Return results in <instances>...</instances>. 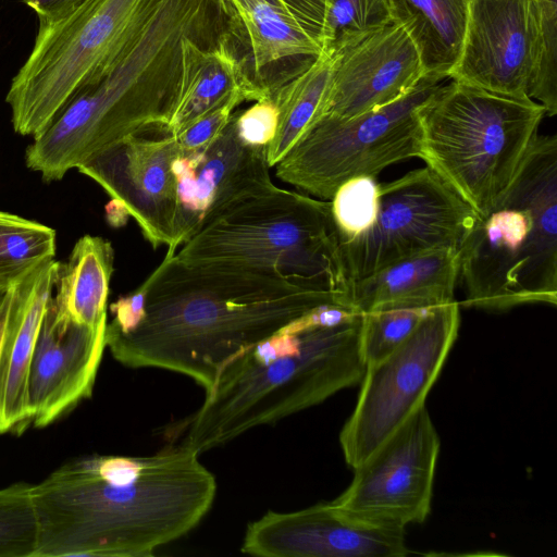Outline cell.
I'll use <instances>...</instances> for the list:
<instances>
[{
    "instance_id": "cell-1",
    "label": "cell",
    "mask_w": 557,
    "mask_h": 557,
    "mask_svg": "<svg viewBox=\"0 0 557 557\" xmlns=\"http://www.w3.org/2000/svg\"><path fill=\"white\" fill-rule=\"evenodd\" d=\"M148 280L143 319L128 332H106V346L125 367L181 373L206 393L246 350L319 306L343 305L342 293L273 270L186 263L170 251Z\"/></svg>"
},
{
    "instance_id": "cell-2",
    "label": "cell",
    "mask_w": 557,
    "mask_h": 557,
    "mask_svg": "<svg viewBox=\"0 0 557 557\" xmlns=\"http://www.w3.org/2000/svg\"><path fill=\"white\" fill-rule=\"evenodd\" d=\"M214 475L180 444L148 456L89 455L33 485L34 557H146L210 510Z\"/></svg>"
},
{
    "instance_id": "cell-3",
    "label": "cell",
    "mask_w": 557,
    "mask_h": 557,
    "mask_svg": "<svg viewBox=\"0 0 557 557\" xmlns=\"http://www.w3.org/2000/svg\"><path fill=\"white\" fill-rule=\"evenodd\" d=\"M216 0H161L123 51L84 83L53 121L26 148L25 163L47 182L120 140L151 128H165L186 37L212 40Z\"/></svg>"
},
{
    "instance_id": "cell-4",
    "label": "cell",
    "mask_w": 557,
    "mask_h": 557,
    "mask_svg": "<svg viewBox=\"0 0 557 557\" xmlns=\"http://www.w3.org/2000/svg\"><path fill=\"white\" fill-rule=\"evenodd\" d=\"M362 314L332 326L282 330L228 362L199 409L180 426L181 444L205 453L359 384Z\"/></svg>"
},
{
    "instance_id": "cell-5",
    "label": "cell",
    "mask_w": 557,
    "mask_h": 557,
    "mask_svg": "<svg viewBox=\"0 0 557 557\" xmlns=\"http://www.w3.org/2000/svg\"><path fill=\"white\" fill-rule=\"evenodd\" d=\"M466 307L557 304V137L540 136L459 248Z\"/></svg>"
},
{
    "instance_id": "cell-6",
    "label": "cell",
    "mask_w": 557,
    "mask_h": 557,
    "mask_svg": "<svg viewBox=\"0 0 557 557\" xmlns=\"http://www.w3.org/2000/svg\"><path fill=\"white\" fill-rule=\"evenodd\" d=\"M545 114L531 98L451 79L419 111V158L484 215L509 188Z\"/></svg>"
},
{
    "instance_id": "cell-7",
    "label": "cell",
    "mask_w": 557,
    "mask_h": 557,
    "mask_svg": "<svg viewBox=\"0 0 557 557\" xmlns=\"http://www.w3.org/2000/svg\"><path fill=\"white\" fill-rule=\"evenodd\" d=\"M175 256L273 270L343 298L348 287L331 201L278 187L224 211Z\"/></svg>"
},
{
    "instance_id": "cell-8",
    "label": "cell",
    "mask_w": 557,
    "mask_h": 557,
    "mask_svg": "<svg viewBox=\"0 0 557 557\" xmlns=\"http://www.w3.org/2000/svg\"><path fill=\"white\" fill-rule=\"evenodd\" d=\"M160 2L85 0L61 20L39 24L5 97L14 132L39 135L76 90L123 51Z\"/></svg>"
},
{
    "instance_id": "cell-9",
    "label": "cell",
    "mask_w": 557,
    "mask_h": 557,
    "mask_svg": "<svg viewBox=\"0 0 557 557\" xmlns=\"http://www.w3.org/2000/svg\"><path fill=\"white\" fill-rule=\"evenodd\" d=\"M445 79L424 75L387 106L349 119L319 117L275 165L276 176L330 200L350 178L375 177L394 163L419 157V111Z\"/></svg>"
},
{
    "instance_id": "cell-10",
    "label": "cell",
    "mask_w": 557,
    "mask_h": 557,
    "mask_svg": "<svg viewBox=\"0 0 557 557\" xmlns=\"http://www.w3.org/2000/svg\"><path fill=\"white\" fill-rule=\"evenodd\" d=\"M503 95L528 97L557 113V3L471 0L449 76Z\"/></svg>"
},
{
    "instance_id": "cell-11",
    "label": "cell",
    "mask_w": 557,
    "mask_h": 557,
    "mask_svg": "<svg viewBox=\"0 0 557 557\" xmlns=\"http://www.w3.org/2000/svg\"><path fill=\"white\" fill-rule=\"evenodd\" d=\"M460 324L457 301L431 308L392 352L366 368L356 407L339 433L356 468L416 410L425 406Z\"/></svg>"
},
{
    "instance_id": "cell-12",
    "label": "cell",
    "mask_w": 557,
    "mask_h": 557,
    "mask_svg": "<svg viewBox=\"0 0 557 557\" xmlns=\"http://www.w3.org/2000/svg\"><path fill=\"white\" fill-rule=\"evenodd\" d=\"M478 213L425 166L380 184L372 227L341 240L348 285L397 261L440 249L459 250Z\"/></svg>"
},
{
    "instance_id": "cell-13",
    "label": "cell",
    "mask_w": 557,
    "mask_h": 557,
    "mask_svg": "<svg viewBox=\"0 0 557 557\" xmlns=\"http://www.w3.org/2000/svg\"><path fill=\"white\" fill-rule=\"evenodd\" d=\"M441 442L425 406L416 410L354 468L348 487L332 503L361 523L405 530L431 510Z\"/></svg>"
},
{
    "instance_id": "cell-14",
    "label": "cell",
    "mask_w": 557,
    "mask_h": 557,
    "mask_svg": "<svg viewBox=\"0 0 557 557\" xmlns=\"http://www.w3.org/2000/svg\"><path fill=\"white\" fill-rule=\"evenodd\" d=\"M180 156L174 135L151 128L120 140L76 169L125 209L154 249L164 245L166 251L176 253L174 164Z\"/></svg>"
},
{
    "instance_id": "cell-15",
    "label": "cell",
    "mask_w": 557,
    "mask_h": 557,
    "mask_svg": "<svg viewBox=\"0 0 557 557\" xmlns=\"http://www.w3.org/2000/svg\"><path fill=\"white\" fill-rule=\"evenodd\" d=\"M269 170L267 148L245 144L237 136L233 116L210 146L181 153L174 164L178 195L176 246L237 203L274 190Z\"/></svg>"
},
{
    "instance_id": "cell-16",
    "label": "cell",
    "mask_w": 557,
    "mask_h": 557,
    "mask_svg": "<svg viewBox=\"0 0 557 557\" xmlns=\"http://www.w3.org/2000/svg\"><path fill=\"white\" fill-rule=\"evenodd\" d=\"M240 550L262 557H398L409 554L405 530L354 520L332 502L268 511L247 525Z\"/></svg>"
},
{
    "instance_id": "cell-17",
    "label": "cell",
    "mask_w": 557,
    "mask_h": 557,
    "mask_svg": "<svg viewBox=\"0 0 557 557\" xmlns=\"http://www.w3.org/2000/svg\"><path fill=\"white\" fill-rule=\"evenodd\" d=\"M331 57V87L321 116L349 119L387 106L425 75L417 46L396 23Z\"/></svg>"
},
{
    "instance_id": "cell-18",
    "label": "cell",
    "mask_w": 557,
    "mask_h": 557,
    "mask_svg": "<svg viewBox=\"0 0 557 557\" xmlns=\"http://www.w3.org/2000/svg\"><path fill=\"white\" fill-rule=\"evenodd\" d=\"M103 321L96 327L55 318L47 304L28 374L33 423L45 428L92 394L106 346Z\"/></svg>"
},
{
    "instance_id": "cell-19",
    "label": "cell",
    "mask_w": 557,
    "mask_h": 557,
    "mask_svg": "<svg viewBox=\"0 0 557 557\" xmlns=\"http://www.w3.org/2000/svg\"><path fill=\"white\" fill-rule=\"evenodd\" d=\"M244 41L259 73L283 61H312L323 53L322 0H216Z\"/></svg>"
},
{
    "instance_id": "cell-20",
    "label": "cell",
    "mask_w": 557,
    "mask_h": 557,
    "mask_svg": "<svg viewBox=\"0 0 557 557\" xmlns=\"http://www.w3.org/2000/svg\"><path fill=\"white\" fill-rule=\"evenodd\" d=\"M59 263L50 260L13 285L0 350V433L21 434L33 422L28 374Z\"/></svg>"
},
{
    "instance_id": "cell-21",
    "label": "cell",
    "mask_w": 557,
    "mask_h": 557,
    "mask_svg": "<svg viewBox=\"0 0 557 557\" xmlns=\"http://www.w3.org/2000/svg\"><path fill=\"white\" fill-rule=\"evenodd\" d=\"M239 90L250 92L256 101L271 95L250 78L227 34L218 40L184 38L174 102L164 131L178 134Z\"/></svg>"
},
{
    "instance_id": "cell-22",
    "label": "cell",
    "mask_w": 557,
    "mask_h": 557,
    "mask_svg": "<svg viewBox=\"0 0 557 557\" xmlns=\"http://www.w3.org/2000/svg\"><path fill=\"white\" fill-rule=\"evenodd\" d=\"M459 250L440 249L389 264L348 285L343 304L358 313L431 308L455 301Z\"/></svg>"
},
{
    "instance_id": "cell-23",
    "label": "cell",
    "mask_w": 557,
    "mask_h": 557,
    "mask_svg": "<svg viewBox=\"0 0 557 557\" xmlns=\"http://www.w3.org/2000/svg\"><path fill=\"white\" fill-rule=\"evenodd\" d=\"M113 264L109 240L88 234L81 237L67 262L59 263L52 296L55 318L90 327L107 321Z\"/></svg>"
},
{
    "instance_id": "cell-24",
    "label": "cell",
    "mask_w": 557,
    "mask_h": 557,
    "mask_svg": "<svg viewBox=\"0 0 557 557\" xmlns=\"http://www.w3.org/2000/svg\"><path fill=\"white\" fill-rule=\"evenodd\" d=\"M393 22L417 46L425 75L449 78L465 37L471 0H388Z\"/></svg>"
},
{
    "instance_id": "cell-25",
    "label": "cell",
    "mask_w": 557,
    "mask_h": 557,
    "mask_svg": "<svg viewBox=\"0 0 557 557\" xmlns=\"http://www.w3.org/2000/svg\"><path fill=\"white\" fill-rule=\"evenodd\" d=\"M332 57L322 53L284 82L272 97L278 108L275 136L267 147V161L275 166L324 112L330 94Z\"/></svg>"
},
{
    "instance_id": "cell-26",
    "label": "cell",
    "mask_w": 557,
    "mask_h": 557,
    "mask_svg": "<svg viewBox=\"0 0 557 557\" xmlns=\"http://www.w3.org/2000/svg\"><path fill=\"white\" fill-rule=\"evenodd\" d=\"M55 256V231L0 210V288L22 281Z\"/></svg>"
},
{
    "instance_id": "cell-27",
    "label": "cell",
    "mask_w": 557,
    "mask_h": 557,
    "mask_svg": "<svg viewBox=\"0 0 557 557\" xmlns=\"http://www.w3.org/2000/svg\"><path fill=\"white\" fill-rule=\"evenodd\" d=\"M323 53L333 55L394 23L388 0H322Z\"/></svg>"
},
{
    "instance_id": "cell-28",
    "label": "cell",
    "mask_w": 557,
    "mask_h": 557,
    "mask_svg": "<svg viewBox=\"0 0 557 557\" xmlns=\"http://www.w3.org/2000/svg\"><path fill=\"white\" fill-rule=\"evenodd\" d=\"M32 484L17 482L0 488V557H34L38 524Z\"/></svg>"
},
{
    "instance_id": "cell-29",
    "label": "cell",
    "mask_w": 557,
    "mask_h": 557,
    "mask_svg": "<svg viewBox=\"0 0 557 557\" xmlns=\"http://www.w3.org/2000/svg\"><path fill=\"white\" fill-rule=\"evenodd\" d=\"M341 240L358 237L374 224L380 207V184L373 176L343 183L330 199Z\"/></svg>"
},
{
    "instance_id": "cell-30",
    "label": "cell",
    "mask_w": 557,
    "mask_h": 557,
    "mask_svg": "<svg viewBox=\"0 0 557 557\" xmlns=\"http://www.w3.org/2000/svg\"><path fill=\"white\" fill-rule=\"evenodd\" d=\"M428 310L391 308L362 314L360 349L366 366L392 352L417 327Z\"/></svg>"
},
{
    "instance_id": "cell-31",
    "label": "cell",
    "mask_w": 557,
    "mask_h": 557,
    "mask_svg": "<svg viewBox=\"0 0 557 557\" xmlns=\"http://www.w3.org/2000/svg\"><path fill=\"white\" fill-rule=\"evenodd\" d=\"M245 101H256V98L248 91H236L224 102L202 114L185 129L174 135L181 153H191L210 146L225 129L235 109Z\"/></svg>"
},
{
    "instance_id": "cell-32",
    "label": "cell",
    "mask_w": 557,
    "mask_h": 557,
    "mask_svg": "<svg viewBox=\"0 0 557 557\" xmlns=\"http://www.w3.org/2000/svg\"><path fill=\"white\" fill-rule=\"evenodd\" d=\"M233 121L237 136L245 144L267 148L277 129L278 108L270 95L244 111L234 112Z\"/></svg>"
},
{
    "instance_id": "cell-33",
    "label": "cell",
    "mask_w": 557,
    "mask_h": 557,
    "mask_svg": "<svg viewBox=\"0 0 557 557\" xmlns=\"http://www.w3.org/2000/svg\"><path fill=\"white\" fill-rule=\"evenodd\" d=\"M148 286L147 277L134 292L120 297L110 305L113 319L111 322H107L106 332L125 333L140 322L145 313Z\"/></svg>"
},
{
    "instance_id": "cell-34",
    "label": "cell",
    "mask_w": 557,
    "mask_h": 557,
    "mask_svg": "<svg viewBox=\"0 0 557 557\" xmlns=\"http://www.w3.org/2000/svg\"><path fill=\"white\" fill-rule=\"evenodd\" d=\"M33 9L39 24H48L61 20L85 0H20Z\"/></svg>"
},
{
    "instance_id": "cell-35",
    "label": "cell",
    "mask_w": 557,
    "mask_h": 557,
    "mask_svg": "<svg viewBox=\"0 0 557 557\" xmlns=\"http://www.w3.org/2000/svg\"><path fill=\"white\" fill-rule=\"evenodd\" d=\"M13 285L8 287L0 298V350L13 297Z\"/></svg>"
},
{
    "instance_id": "cell-36",
    "label": "cell",
    "mask_w": 557,
    "mask_h": 557,
    "mask_svg": "<svg viewBox=\"0 0 557 557\" xmlns=\"http://www.w3.org/2000/svg\"><path fill=\"white\" fill-rule=\"evenodd\" d=\"M542 1L549 2V3H557V0H542Z\"/></svg>"
},
{
    "instance_id": "cell-37",
    "label": "cell",
    "mask_w": 557,
    "mask_h": 557,
    "mask_svg": "<svg viewBox=\"0 0 557 557\" xmlns=\"http://www.w3.org/2000/svg\"><path fill=\"white\" fill-rule=\"evenodd\" d=\"M4 290H5V289H1V288H0V298H1V296L3 295Z\"/></svg>"
}]
</instances>
